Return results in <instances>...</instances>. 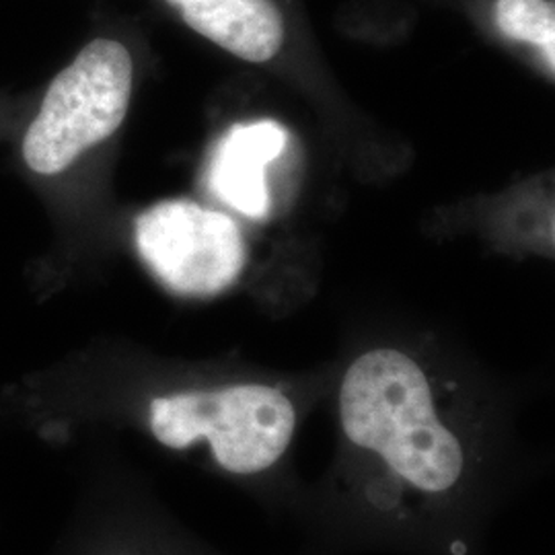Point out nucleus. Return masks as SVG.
<instances>
[{
    "label": "nucleus",
    "mask_w": 555,
    "mask_h": 555,
    "mask_svg": "<svg viewBox=\"0 0 555 555\" xmlns=\"http://www.w3.org/2000/svg\"><path fill=\"white\" fill-rule=\"evenodd\" d=\"M498 31L513 41L535 46L554 73L555 11L550 0H496Z\"/></svg>",
    "instance_id": "0eeeda50"
},
{
    "label": "nucleus",
    "mask_w": 555,
    "mask_h": 555,
    "mask_svg": "<svg viewBox=\"0 0 555 555\" xmlns=\"http://www.w3.org/2000/svg\"><path fill=\"white\" fill-rule=\"evenodd\" d=\"M140 258L181 297H215L227 291L247 261L237 222L192 199H165L134 222Z\"/></svg>",
    "instance_id": "20e7f679"
},
{
    "label": "nucleus",
    "mask_w": 555,
    "mask_h": 555,
    "mask_svg": "<svg viewBox=\"0 0 555 555\" xmlns=\"http://www.w3.org/2000/svg\"><path fill=\"white\" fill-rule=\"evenodd\" d=\"M134 62L126 43L89 41L52 80L40 114L27 128L23 159L31 171L56 176L82 153L109 139L126 118Z\"/></svg>",
    "instance_id": "7ed1b4c3"
},
{
    "label": "nucleus",
    "mask_w": 555,
    "mask_h": 555,
    "mask_svg": "<svg viewBox=\"0 0 555 555\" xmlns=\"http://www.w3.org/2000/svg\"><path fill=\"white\" fill-rule=\"evenodd\" d=\"M288 132L274 119L233 126L217 144L208 169V185L217 198L249 219L270 212L268 165L284 153Z\"/></svg>",
    "instance_id": "39448f33"
},
{
    "label": "nucleus",
    "mask_w": 555,
    "mask_h": 555,
    "mask_svg": "<svg viewBox=\"0 0 555 555\" xmlns=\"http://www.w3.org/2000/svg\"><path fill=\"white\" fill-rule=\"evenodd\" d=\"M339 414L346 437L417 490L449 492L463 476V447L440 422L430 383L408 354L378 348L357 358L341 380Z\"/></svg>",
    "instance_id": "f257e3e1"
},
{
    "label": "nucleus",
    "mask_w": 555,
    "mask_h": 555,
    "mask_svg": "<svg viewBox=\"0 0 555 555\" xmlns=\"http://www.w3.org/2000/svg\"><path fill=\"white\" fill-rule=\"evenodd\" d=\"M198 36L247 62L282 50L286 23L274 0H165Z\"/></svg>",
    "instance_id": "423d86ee"
},
{
    "label": "nucleus",
    "mask_w": 555,
    "mask_h": 555,
    "mask_svg": "<svg viewBox=\"0 0 555 555\" xmlns=\"http://www.w3.org/2000/svg\"><path fill=\"white\" fill-rule=\"evenodd\" d=\"M297 426L295 405L268 385H233L183 391L149 403V430L171 451L208 442L215 461L231 474H259L288 449Z\"/></svg>",
    "instance_id": "f03ea898"
}]
</instances>
